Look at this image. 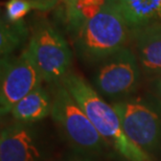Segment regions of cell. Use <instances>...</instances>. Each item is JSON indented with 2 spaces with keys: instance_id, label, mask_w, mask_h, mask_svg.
I'll use <instances>...</instances> for the list:
<instances>
[{
  "instance_id": "6da1fadb",
  "label": "cell",
  "mask_w": 161,
  "mask_h": 161,
  "mask_svg": "<svg viewBox=\"0 0 161 161\" xmlns=\"http://www.w3.org/2000/svg\"><path fill=\"white\" fill-rule=\"evenodd\" d=\"M62 83L112 152L122 161H153L127 137L113 106L108 104L82 75L70 71Z\"/></svg>"
},
{
  "instance_id": "7a4b0ae2",
  "label": "cell",
  "mask_w": 161,
  "mask_h": 161,
  "mask_svg": "<svg viewBox=\"0 0 161 161\" xmlns=\"http://www.w3.org/2000/svg\"><path fill=\"white\" fill-rule=\"evenodd\" d=\"M131 28L110 0L94 17L80 25L73 36V48L79 59L94 66L103 60L127 47Z\"/></svg>"
},
{
  "instance_id": "3957f363",
  "label": "cell",
  "mask_w": 161,
  "mask_h": 161,
  "mask_svg": "<svg viewBox=\"0 0 161 161\" xmlns=\"http://www.w3.org/2000/svg\"><path fill=\"white\" fill-rule=\"evenodd\" d=\"M50 91L53 94L50 117L72 152L95 159L111 155L112 150L63 83L50 85Z\"/></svg>"
},
{
  "instance_id": "277c9868",
  "label": "cell",
  "mask_w": 161,
  "mask_h": 161,
  "mask_svg": "<svg viewBox=\"0 0 161 161\" xmlns=\"http://www.w3.org/2000/svg\"><path fill=\"white\" fill-rule=\"evenodd\" d=\"M127 137L153 161H161V99L152 92L112 103Z\"/></svg>"
},
{
  "instance_id": "5b68a950",
  "label": "cell",
  "mask_w": 161,
  "mask_h": 161,
  "mask_svg": "<svg viewBox=\"0 0 161 161\" xmlns=\"http://www.w3.org/2000/svg\"><path fill=\"white\" fill-rule=\"evenodd\" d=\"M142 75L136 54L127 46L94 65L91 85L103 98L115 103L136 94Z\"/></svg>"
},
{
  "instance_id": "8992f818",
  "label": "cell",
  "mask_w": 161,
  "mask_h": 161,
  "mask_svg": "<svg viewBox=\"0 0 161 161\" xmlns=\"http://www.w3.org/2000/svg\"><path fill=\"white\" fill-rule=\"evenodd\" d=\"M27 49L39 69L43 82L62 83L71 71L73 53L62 34L47 20H40L31 28Z\"/></svg>"
},
{
  "instance_id": "52a82bcc",
  "label": "cell",
  "mask_w": 161,
  "mask_h": 161,
  "mask_svg": "<svg viewBox=\"0 0 161 161\" xmlns=\"http://www.w3.org/2000/svg\"><path fill=\"white\" fill-rule=\"evenodd\" d=\"M0 113L11 114L15 105L42 86L43 80L27 47L17 57L1 58Z\"/></svg>"
},
{
  "instance_id": "ba28073f",
  "label": "cell",
  "mask_w": 161,
  "mask_h": 161,
  "mask_svg": "<svg viewBox=\"0 0 161 161\" xmlns=\"http://www.w3.org/2000/svg\"><path fill=\"white\" fill-rule=\"evenodd\" d=\"M0 161H53L51 147L37 124L15 121L1 130Z\"/></svg>"
},
{
  "instance_id": "9c48e42d",
  "label": "cell",
  "mask_w": 161,
  "mask_h": 161,
  "mask_svg": "<svg viewBox=\"0 0 161 161\" xmlns=\"http://www.w3.org/2000/svg\"><path fill=\"white\" fill-rule=\"evenodd\" d=\"M131 48L136 54L144 75H161V22L131 30Z\"/></svg>"
},
{
  "instance_id": "30bf717a",
  "label": "cell",
  "mask_w": 161,
  "mask_h": 161,
  "mask_svg": "<svg viewBox=\"0 0 161 161\" xmlns=\"http://www.w3.org/2000/svg\"><path fill=\"white\" fill-rule=\"evenodd\" d=\"M51 110L53 94L50 89L40 86L17 103L12 109L11 115L17 122L37 124L50 116Z\"/></svg>"
},
{
  "instance_id": "8fae6325",
  "label": "cell",
  "mask_w": 161,
  "mask_h": 161,
  "mask_svg": "<svg viewBox=\"0 0 161 161\" xmlns=\"http://www.w3.org/2000/svg\"><path fill=\"white\" fill-rule=\"evenodd\" d=\"M131 30L161 22V0H110Z\"/></svg>"
},
{
  "instance_id": "7c38bea8",
  "label": "cell",
  "mask_w": 161,
  "mask_h": 161,
  "mask_svg": "<svg viewBox=\"0 0 161 161\" xmlns=\"http://www.w3.org/2000/svg\"><path fill=\"white\" fill-rule=\"evenodd\" d=\"M31 31L24 20L9 22L1 14L0 19V53L1 58L12 56L24 42L30 40Z\"/></svg>"
},
{
  "instance_id": "4fadbf2b",
  "label": "cell",
  "mask_w": 161,
  "mask_h": 161,
  "mask_svg": "<svg viewBox=\"0 0 161 161\" xmlns=\"http://www.w3.org/2000/svg\"><path fill=\"white\" fill-rule=\"evenodd\" d=\"M35 8L34 3L30 0H8L4 3V14L9 22H19L24 20V17Z\"/></svg>"
},
{
  "instance_id": "5bb4252c",
  "label": "cell",
  "mask_w": 161,
  "mask_h": 161,
  "mask_svg": "<svg viewBox=\"0 0 161 161\" xmlns=\"http://www.w3.org/2000/svg\"><path fill=\"white\" fill-rule=\"evenodd\" d=\"M34 3L35 8L37 11H48L56 6L58 3L60 2V0H30Z\"/></svg>"
},
{
  "instance_id": "9a60e30c",
  "label": "cell",
  "mask_w": 161,
  "mask_h": 161,
  "mask_svg": "<svg viewBox=\"0 0 161 161\" xmlns=\"http://www.w3.org/2000/svg\"><path fill=\"white\" fill-rule=\"evenodd\" d=\"M150 89L154 95H156L157 97L161 99V75L151 79Z\"/></svg>"
},
{
  "instance_id": "2e32d148",
  "label": "cell",
  "mask_w": 161,
  "mask_h": 161,
  "mask_svg": "<svg viewBox=\"0 0 161 161\" xmlns=\"http://www.w3.org/2000/svg\"><path fill=\"white\" fill-rule=\"evenodd\" d=\"M62 161H95V158L83 155V154H78V153L72 152L70 155L67 156L66 159H64Z\"/></svg>"
},
{
  "instance_id": "e0dca14e",
  "label": "cell",
  "mask_w": 161,
  "mask_h": 161,
  "mask_svg": "<svg viewBox=\"0 0 161 161\" xmlns=\"http://www.w3.org/2000/svg\"><path fill=\"white\" fill-rule=\"evenodd\" d=\"M75 0H63V2H64V5H65V8H69L70 5L72 4L73 2H75Z\"/></svg>"
},
{
  "instance_id": "ac0fdd59",
  "label": "cell",
  "mask_w": 161,
  "mask_h": 161,
  "mask_svg": "<svg viewBox=\"0 0 161 161\" xmlns=\"http://www.w3.org/2000/svg\"><path fill=\"white\" fill-rule=\"evenodd\" d=\"M53 161H60V160H53ZM61 161H62V160H61Z\"/></svg>"
}]
</instances>
